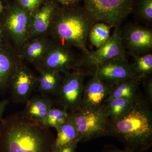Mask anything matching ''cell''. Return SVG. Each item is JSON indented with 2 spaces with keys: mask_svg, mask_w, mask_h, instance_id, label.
I'll return each mask as SVG.
<instances>
[{
  "mask_svg": "<svg viewBox=\"0 0 152 152\" xmlns=\"http://www.w3.org/2000/svg\"><path fill=\"white\" fill-rule=\"evenodd\" d=\"M138 13L146 21H152V0H140L137 7Z\"/></svg>",
  "mask_w": 152,
  "mask_h": 152,
  "instance_id": "25",
  "label": "cell"
},
{
  "mask_svg": "<svg viewBox=\"0 0 152 152\" xmlns=\"http://www.w3.org/2000/svg\"><path fill=\"white\" fill-rule=\"evenodd\" d=\"M20 59L19 52L9 42L0 44V91L8 88L10 76L18 62Z\"/></svg>",
  "mask_w": 152,
  "mask_h": 152,
  "instance_id": "16",
  "label": "cell"
},
{
  "mask_svg": "<svg viewBox=\"0 0 152 152\" xmlns=\"http://www.w3.org/2000/svg\"><path fill=\"white\" fill-rule=\"evenodd\" d=\"M72 113L80 142L107 135L109 120L101 108L96 110L80 108Z\"/></svg>",
  "mask_w": 152,
  "mask_h": 152,
  "instance_id": "7",
  "label": "cell"
},
{
  "mask_svg": "<svg viewBox=\"0 0 152 152\" xmlns=\"http://www.w3.org/2000/svg\"><path fill=\"white\" fill-rule=\"evenodd\" d=\"M9 42L7 39L4 28L0 20V44Z\"/></svg>",
  "mask_w": 152,
  "mask_h": 152,
  "instance_id": "29",
  "label": "cell"
},
{
  "mask_svg": "<svg viewBox=\"0 0 152 152\" xmlns=\"http://www.w3.org/2000/svg\"><path fill=\"white\" fill-rule=\"evenodd\" d=\"M84 7L96 23L112 28L120 26L132 12L134 0H83Z\"/></svg>",
  "mask_w": 152,
  "mask_h": 152,
  "instance_id": "5",
  "label": "cell"
},
{
  "mask_svg": "<svg viewBox=\"0 0 152 152\" xmlns=\"http://www.w3.org/2000/svg\"><path fill=\"white\" fill-rule=\"evenodd\" d=\"M82 66V58L78 57L70 48L53 42L48 50L35 67L39 69L50 70L65 74Z\"/></svg>",
  "mask_w": 152,
  "mask_h": 152,
  "instance_id": "8",
  "label": "cell"
},
{
  "mask_svg": "<svg viewBox=\"0 0 152 152\" xmlns=\"http://www.w3.org/2000/svg\"><path fill=\"white\" fill-rule=\"evenodd\" d=\"M123 46L133 57L151 53L152 49V31L148 28L132 25L122 32Z\"/></svg>",
  "mask_w": 152,
  "mask_h": 152,
  "instance_id": "12",
  "label": "cell"
},
{
  "mask_svg": "<svg viewBox=\"0 0 152 152\" xmlns=\"http://www.w3.org/2000/svg\"><path fill=\"white\" fill-rule=\"evenodd\" d=\"M37 77L23 62L19 60L10 76L8 83L11 98L14 103L26 104L37 88Z\"/></svg>",
  "mask_w": 152,
  "mask_h": 152,
  "instance_id": "9",
  "label": "cell"
},
{
  "mask_svg": "<svg viewBox=\"0 0 152 152\" xmlns=\"http://www.w3.org/2000/svg\"><path fill=\"white\" fill-rule=\"evenodd\" d=\"M147 94L148 97L151 100L152 99V81L150 80L147 83L146 85Z\"/></svg>",
  "mask_w": 152,
  "mask_h": 152,
  "instance_id": "31",
  "label": "cell"
},
{
  "mask_svg": "<svg viewBox=\"0 0 152 152\" xmlns=\"http://www.w3.org/2000/svg\"><path fill=\"white\" fill-rule=\"evenodd\" d=\"M59 4H61L63 6H68L78 4L83 0H56Z\"/></svg>",
  "mask_w": 152,
  "mask_h": 152,
  "instance_id": "30",
  "label": "cell"
},
{
  "mask_svg": "<svg viewBox=\"0 0 152 152\" xmlns=\"http://www.w3.org/2000/svg\"><path fill=\"white\" fill-rule=\"evenodd\" d=\"M113 86L101 80L94 74L85 86L80 108L92 110L100 108L110 94Z\"/></svg>",
  "mask_w": 152,
  "mask_h": 152,
  "instance_id": "14",
  "label": "cell"
},
{
  "mask_svg": "<svg viewBox=\"0 0 152 152\" xmlns=\"http://www.w3.org/2000/svg\"><path fill=\"white\" fill-rule=\"evenodd\" d=\"M9 102H10L8 99H4L2 100H0V125H1V120L2 119L3 114L6 107L8 105Z\"/></svg>",
  "mask_w": 152,
  "mask_h": 152,
  "instance_id": "28",
  "label": "cell"
},
{
  "mask_svg": "<svg viewBox=\"0 0 152 152\" xmlns=\"http://www.w3.org/2000/svg\"><path fill=\"white\" fill-rule=\"evenodd\" d=\"M107 135L116 137L125 144L126 150L144 151L152 144L151 110L136 97L126 113L116 119L109 121Z\"/></svg>",
  "mask_w": 152,
  "mask_h": 152,
  "instance_id": "2",
  "label": "cell"
},
{
  "mask_svg": "<svg viewBox=\"0 0 152 152\" xmlns=\"http://www.w3.org/2000/svg\"><path fill=\"white\" fill-rule=\"evenodd\" d=\"M79 142L78 141L74 142L62 147L56 152H75L77 145Z\"/></svg>",
  "mask_w": 152,
  "mask_h": 152,
  "instance_id": "27",
  "label": "cell"
},
{
  "mask_svg": "<svg viewBox=\"0 0 152 152\" xmlns=\"http://www.w3.org/2000/svg\"><path fill=\"white\" fill-rule=\"evenodd\" d=\"M136 98L113 99L106 102L100 108L109 121L116 119L126 113L130 108Z\"/></svg>",
  "mask_w": 152,
  "mask_h": 152,
  "instance_id": "20",
  "label": "cell"
},
{
  "mask_svg": "<svg viewBox=\"0 0 152 152\" xmlns=\"http://www.w3.org/2000/svg\"><path fill=\"white\" fill-rule=\"evenodd\" d=\"M85 77V72L80 68L64 74L62 77L56 96L63 108L68 112L75 113L80 108Z\"/></svg>",
  "mask_w": 152,
  "mask_h": 152,
  "instance_id": "6",
  "label": "cell"
},
{
  "mask_svg": "<svg viewBox=\"0 0 152 152\" xmlns=\"http://www.w3.org/2000/svg\"><path fill=\"white\" fill-rule=\"evenodd\" d=\"M39 76L37 77V88L42 94L56 96L61 85V73L56 71L47 69L37 70Z\"/></svg>",
  "mask_w": 152,
  "mask_h": 152,
  "instance_id": "19",
  "label": "cell"
},
{
  "mask_svg": "<svg viewBox=\"0 0 152 152\" xmlns=\"http://www.w3.org/2000/svg\"><path fill=\"white\" fill-rule=\"evenodd\" d=\"M15 1L22 8L31 14L42 6L44 0H15Z\"/></svg>",
  "mask_w": 152,
  "mask_h": 152,
  "instance_id": "26",
  "label": "cell"
},
{
  "mask_svg": "<svg viewBox=\"0 0 152 152\" xmlns=\"http://www.w3.org/2000/svg\"><path fill=\"white\" fill-rule=\"evenodd\" d=\"M95 74L100 80L114 86L129 79L136 78L131 64L126 58L110 60L96 66Z\"/></svg>",
  "mask_w": 152,
  "mask_h": 152,
  "instance_id": "13",
  "label": "cell"
},
{
  "mask_svg": "<svg viewBox=\"0 0 152 152\" xmlns=\"http://www.w3.org/2000/svg\"><path fill=\"white\" fill-rule=\"evenodd\" d=\"M8 42L18 51L28 40L31 28V14L14 0L4 7L0 15Z\"/></svg>",
  "mask_w": 152,
  "mask_h": 152,
  "instance_id": "4",
  "label": "cell"
},
{
  "mask_svg": "<svg viewBox=\"0 0 152 152\" xmlns=\"http://www.w3.org/2000/svg\"><path fill=\"white\" fill-rule=\"evenodd\" d=\"M104 152H140L139 151H130V150H120L118 149H111L107 150Z\"/></svg>",
  "mask_w": 152,
  "mask_h": 152,
  "instance_id": "32",
  "label": "cell"
},
{
  "mask_svg": "<svg viewBox=\"0 0 152 152\" xmlns=\"http://www.w3.org/2000/svg\"><path fill=\"white\" fill-rule=\"evenodd\" d=\"M52 43L53 41L48 37L28 40L19 51L20 58L35 67L42 59Z\"/></svg>",
  "mask_w": 152,
  "mask_h": 152,
  "instance_id": "15",
  "label": "cell"
},
{
  "mask_svg": "<svg viewBox=\"0 0 152 152\" xmlns=\"http://www.w3.org/2000/svg\"><path fill=\"white\" fill-rule=\"evenodd\" d=\"M112 28L104 23H96L91 29L88 35V39L93 45L99 48L105 44L110 37Z\"/></svg>",
  "mask_w": 152,
  "mask_h": 152,
  "instance_id": "23",
  "label": "cell"
},
{
  "mask_svg": "<svg viewBox=\"0 0 152 152\" xmlns=\"http://www.w3.org/2000/svg\"><path fill=\"white\" fill-rule=\"evenodd\" d=\"M122 32L120 26L115 27L113 32L105 44L96 50L84 55L82 58V66L96 67L110 60L126 58Z\"/></svg>",
  "mask_w": 152,
  "mask_h": 152,
  "instance_id": "10",
  "label": "cell"
},
{
  "mask_svg": "<svg viewBox=\"0 0 152 152\" xmlns=\"http://www.w3.org/2000/svg\"><path fill=\"white\" fill-rule=\"evenodd\" d=\"M23 115L30 119L40 121L53 107V102L49 96L43 94L34 95L26 103Z\"/></svg>",
  "mask_w": 152,
  "mask_h": 152,
  "instance_id": "17",
  "label": "cell"
},
{
  "mask_svg": "<svg viewBox=\"0 0 152 152\" xmlns=\"http://www.w3.org/2000/svg\"><path fill=\"white\" fill-rule=\"evenodd\" d=\"M69 116V113L65 109L53 107L47 115L39 123L45 127L56 128L65 123Z\"/></svg>",
  "mask_w": 152,
  "mask_h": 152,
  "instance_id": "24",
  "label": "cell"
},
{
  "mask_svg": "<svg viewBox=\"0 0 152 152\" xmlns=\"http://www.w3.org/2000/svg\"><path fill=\"white\" fill-rule=\"evenodd\" d=\"M96 22L85 8L77 4L60 7L54 19L48 37L56 43L77 48L88 55L87 42L91 29Z\"/></svg>",
  "mask_w": 152,
  "mask_h": 152,
  "instance_id": "3",
  "label": "cell"
},
{
  "mask_svg": "<svg viewBox=\"0 0 152 152\" xmlns=\"http://www.w3.org/2000/svg\"><path fill=\"white\" fill-rule=\"evenodd\" d=\"M60 7L56 0H44L42 6L31 14V28L28 40L48 37L51 26Z\"/></svg>",
  "mask_w": 152,
  "mask_h": 152,
  "instance_id": "11",
  "label": "cell"
},
{
  "mask_svg": "<svg viewBox=\"0 0 152 152\" xmlns=\"http://www.w3.org/2000/svg\"><path fill=\"white\" fill-rule=\"evenodd\" d=\"M4 6L3 5L1 1L0 0V15L1 14V13L2 12L3 10H4Z\"/></svg>",
  "mask_w": 152,
  "mask_h": 152,
  "instance_id": "33",
  "label": "cell"
},
{
  "mask_svg": "<svg viewBox=\"0 0 152 152\" xmlns=\"http://www.w3.org/2000/svg\"><path fill=\"white\" fill-rule=\"evenodd\" d=\"M55 139L49 128L22 112L1 121L0 152H53Z\"/></svg>",
  "mask_w": 152,
  "mask_h": 152,
  "instance_id": "1",
  "label": "cell"
},
{
  "mask_svg": "<svg viewBox=\"0 0 152 152\" xmlns=\"http://www.w3.org/2000/svg\"><path fill=\"white\" fill-rule=\"evenodd\" d=\"M55 129L56 130L57 135L55 139L53 152H56L62 147L74 142H80L72 113H70L69 116L65 123L56 127Z\"/></svg>",
  "mask_w": 152,
  "mask_h": 152,
  "instance_id": "18",
  "label": "cell"
},
{
  "mask_svg": "<svg viewBox=\"0 0 152 152\" xmlns=\"http://www.w3.org/2000/svg\"><path fill=\"white\" fill-rule=\"evenodd\" d=\"M134 62L131 64V66L133 73L136 78L141 80L151 73V53L136 56H134Z\"/></svg>",
  "mask_w": 152,
  "mask_h": 152,
  "instance_id": "22",
  "label": "cell"
},
{
  "mask_svg": "<svg viewBox=\"0 0 152 152\" xmlns=\"http://www.w3.org/2000/svg\"><path fill=\"white\" fill-rule=\"evenodd\" d=\"M141 80L137 78H133L114 85L111 92L106 99L105 103L118 98L134 99L136 97V91Z\"/></svg>",
  "mask_w": 152,
  "mask_h": 152,
  "instance_id": "21",
  "label": "cell"
}]
</instances>
